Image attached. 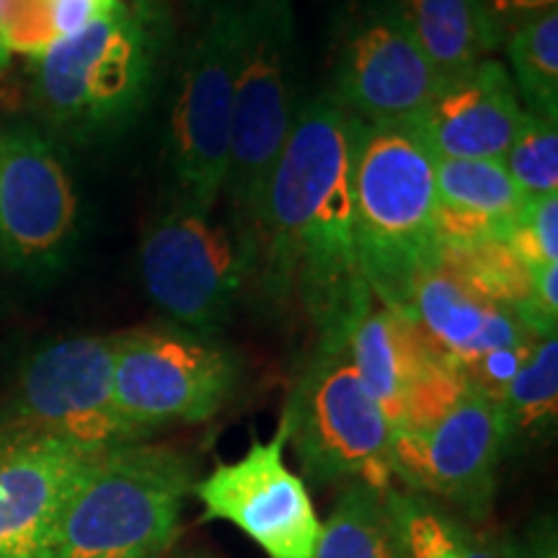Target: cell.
I'll return each mask as SVG.
<instances>
[{
    "instance_id": "36",
    "label": "cell",
    "mask_w": 558,
    "mask_h": 558,
    "mask_svg": "<svg viewBox=\"0 0 558 558\" xmlns=\"http://www.w3.org/2000/svg\"><path fill=\"white\" fill-rule=\"evenodd\" d=\"M5 432H9V424H0V439H3Z\"/></svg>"
},
{
    "instance_id": "6",
    "label": "cell",
    "mask_w": 558,
    "mask_h": 558,
    "mask_svg": "<svg viewBox=\"0 0 558 558\" xmlns=\"http://www.w3.org/2000/svg\"><path fill=\"white\" fill-rule=\"evenodd\" d=\"M279 422L313 486L393 488V427L354 373L347 347H316Z\"/></svg>"
},
{
    "instance_id": "20",
    "label": "cell",
    "mask_w": 558,
    "mask_h": 558,
    "mask_svg": "<svg viewBox=\"0 0 558 558\" xmlns=\"http://www.w3.org/2000/svg\"><path fill=\"white\" fill-rule=\"evenodd\" d=\"M439 81L456 78L505 41L478 0H390Z\"/></svg>"
},
{
    "instance_id": "4",
    "label": "cell",
    "mask_w": 558,
    "mask_h": 558,
    "mask_svg": "<svg viewBox=\"0 0 558 558\" xmlns=\"http://www.w3.org/2000/svg\"><path fill=\"white\" fill-rule=\"evenodd\" d=\"M194 484V460L169 445L96 452L62 501L39 558H169Z\"/></svg>"
},
{
    "instance_id": "24",
    "label": "cell",
    "mask_w": 558,
    "mask_h": 558,
    "mask_svg": "<svg viewBox=\"0 0 558 558\" xmlns=\"http://www.w3.org/2000/svg\"><path fill=\"white\" fill-rule=\"evenodd\" d=\"M512 70L533 109L541 117L558 114V5L522 19L507 34Z\"/></svg>"
},
{
    "instance_id": "34",
    "label": "cell",
    "mask_w": 558,
    "mask_h": 558,
    "mask_svg": "<svg viewBox=\"0 0 558 558\" xmlns=\"http://www.w3.org/2000/svg\"><path fill=\"white\" fill-rule=\"evenodd\" d=\"M9 58H11V54L3 50V45H0V73H3L5 68H9Z\"/></svg>"
},
{
    "instance_id": "31",
    "label": "cell",
    "mask_w": 558,
    "mask_h": 558,
    "mask_svg": "<svg viewBox=\"0 0 558 558\" xmlns=\"http://www.w3.org/2000/svg\"><path fill=\"white\" fill-rule=\"evenodd\" d=\"M499 558H558L556 520H535L522 535H512L497 543Z\"/></svg>"
},
{
    "instance_id": "23",
    "label": "cell",
    "mask_w": 558,
    "mask_h": 558,
    "mask_svg": "<svg viewBox=\"0 0 558 558\" xmlns=\"http://www.w3.org/2000/svg\"><path fill=\"white\" fill-rule=\"evenodd\" d=\"M507 448L514 439L546 437L558 418V339H538L499 401Z\"/></svg>"
},
{
    "instance_id": "2",
    "label": "cell",
    "mask_w": 558,
    "mask_h": 558,
    "mask_svg": "<svg viewBox=\"0 0 558 558\" xmlns=\"http://www.w3.org/2000/svg\"><path fill=\"white\" fill-rule=\"evenodd\" d=\"M437 153L416 122L354 117V241L373 298L409 316L416 279L442 256L437 241Z\"/></svg>"
},
{
    "instance_id": "30",
    "label": "cell",
    "mask_w": 558,
    "mask_h": 558,
    "mask_svg": "<svg viewBox=\"0 0 558 558\" xmlns=\"http://www.w3.org/2000/svg\"><path fill=\"white\" fill-rule=\"evenodd\" d=\"M533 271V288L512 313L535 339L556 337L558 329V264H543Z\"/></svg>"
},
{
    "instance_id": "17",
    "label": "cell",
    "mask_w": 558,
    "mask_h": 558,
    "mask_svg": "<svg viewBox=\"0 0 558 558\" xmlns=\"http://www.w3.org/2000/svg\"><path fill=\"white\" fill-rule=\"evenodd\" d=\"M409 318L460 367L494 349L535 341L512 311L481 298L442 259L416 279Z\"/></svg>"
},
{
    "instance_id": "21",
    "label": "cell",
    "mask_w": 558,
    "mask_h": 558,
    "mask_svg": "<svg viewBox=\"0 0 558 558\" xmlns=\"http://www.w3.org/2000/svg\"><path fill=\"white\" fill-rule=\"evenodd\" d=\"M386 494L365 484L341 486L313 558H407Z\"/></svg>"
},
{
    "instance_id": "15",
    "label": "cell",
    "mask_w": 558,
    "mask_h": 558,
    "mask_svg": "<svg viewBox=\"0 0 558 558\" xmlns=\"http://www.w3.org/2000/svg\"><path fill=\"white\" fill-rule=\"evenodd\" d=\"M96 452L9 427L0 439V558H39L62 501Z\"/></svg>"
},
{
    "instance_id": "11",
    "label": "cell",
    "mask_w": 558,
    "mask_h": 558,
    "mask_svg": "<svg viewBox=\"0 0 558 558\" xmlns=\"http://www.w3.org/2000/svg\"><path fill=\"white\" fill-rule=\"evenodd\" d=\"M505 456L499 403L473 386L422 427L393 432V478L473 522L488 518Z\"/></svg>"
},
{
    "instance_id": "33",
    "label": "cell",
    "mask_w": 558,
    "mask_h": 558,
    "mask_svg": "<svg viewBox=\"0 0 558 558\" xmlns=\"http://www.w3.org/2000/svg\"><path fill=\"white\" fill-rule=\"evenodd\" d=\"M556 3L558 0H478V5L484 9L486 16L492 19V24L497 26L505 39L509 29H512L514 24H520L522 19L533 16V13H538L543 9H550V5Z\"/></svg>"
},
{
    "instance_id": "37",
    "label": "cell",
    "mask_w": 558,
    "mask_h": 558,
    "mask_svg": "<svg viewBox=\"0 0 558 558\" xmlns=\"http://www.w3.org/2000/svg\"><path fill=\"white\" fill-rule=\"evenodd\" d=\"M192 558H202V556H192Z\"/></svg>"
},
{
    "instance_id": "28",
    "label": "cell",
    "mask_w": 558,
    "mask_h": 558,
    "mask_svg": "<svg viewBox=\"0 0 558 558\" xmlns=\"http://www.w3.org/2000/svg\"><path fill=\"white\" fill-rule=\"evenodd\" d=\"M54 39L47 0H0V45L5 52L34 60Z\"/></svg>"
},
{
    "instance_id": "9",
    "label": "cell",
    "mask_w": 558,
    "mask_h": 558,
    "mask_svg": "<svg viewBox=\"0 0 558 558\" xmlns=\"http://www.w3.org/2000/svg\"><path fill=\"white\" fill-rule=\"evenodd\" d=\"M117 333L70 337L29 354L13 390V429L60 437L88 452L143 442L114 399Z\"/></svg>"
},
{
    "instance_id": "10",
    "label": "cell",
    "mask_w": 558,
    "mask_h": 558,
    "mask_svg": "<svg viewBox=\"0 0 558 558\" xmlns=\"http://www.w3.org/2000/svg\"><path fill=\"white\" fill-rule=\"evenodd\" d=\"M140 275L153 303L179 329L215 339L248 282L251 251L233 226L173 202L145 233Z\"/></svg>"
},
{
    "instance_id": "7",
    "label": "cell",
    "mask_w": 558,
    "mask_h": 558,
    "mask_svg": "<svg viewBox=\"0 0 558 558\" xmlns=\"http://www.w3.org/2000/svg\"><path fill=\"white\" fill-rule=\"evenodd\" d=\"M239 378V357L218 339L179 326L117 333V409L148 437L169 424L215 416L235 393Z\"/></svg>"
},
{
    "instance_id": "19",
    "label": "cell",
    "mask_w": 558,
    "mask_h": 558,
    "mask_svg": "<svg viewBox=\"0 0 558 558\" xmlns=\"http://www.w3.org/2000/svg\"><path fill=\"white\" fill-rule=\"evenodd\" d=\"M347 352L362 386L390 422L399 427L409 393L442 352L403 313L369 308L347 337Z\"/></svg>"
},
{
    "instance_id": "22",
    "label": "cell",
    "mask_w": 558,
    "mask_h": 558,
    "mask_svg": "<svg viewBox=\"0 0 558 558\" xmlns=\"http://www.w3.org/2000/svg\"><path fill=\"white\" fill-rule=\"evenodd\" d=\"M386 497L407 558H499L497 543L439 501L407 488H388Z\"/></svg>"
},
{
    "instance_id": "18",
    "label": "cell",
    "mask_w": 558,
    "mask_h": 558,
    "mask_svg": "<svg viewBox=\"0 0 558 558\" xmlns=\"http://www.w3.org/2000/svg\"><path fill=\"white\" fill-rule=\"evenodd\" d=\"M530 205L501 160H437V241L469 248L507 241Z\"/></svg>"
},
{
    "instance_id": "29",
    "label": "cell",
    "mask_w": 558,
    "mask_h": 558,
    "mask_svg": "<svg viewBox=\"0 0 558 558\" xmlns=\"http://www.w3.org/2000/svg\"><path fill=\"white\" fill-rule=\"evenodd\" d=\"M538 341V339H535ZM535 341H525V344L514 347H501L494 349V352H486L484 357L469 362L460 369L465 373V378L471 380V386L481 390V393L488 396L492 401H501L509 383L514 380V375L520 373L522 365H525L530 352H533Z\"/></svg>"
},
{
    "instance_id": "3",
    "label": "cell",
    "mask_w": 558,
    "mask_h": 558,
    "mask_svg": "<svg viewBox=\"0 0 558 558\" xmlns=\"http://www.w3.org/2000/svg\"><path fill=\"white\" fill-rule=\"evenodd\" d=\"M163 11L130 0L34 58L32 104L70 143H94L135 122L156 86Z\"/></svg>"
},
{
    "instance_id": "1",
    "label": "cell",
    "mask_w": 558,
    "mask_h": 558,
    "mask_svg": "<svg viewBox=\"0 0 558 558\" xmlns=\"http://www.w3.org/2000/svg\"><path fill=\"white\" fill-rule=\"evenodd\" d=\"M352 132L333 94L300 104L248 241V279L275 303H300L324 347H344L373 308L354 241Z\"/></svg>"
},
{
    "instance_id": "8",
    "label": "cell",
    "mask_w": 558,
    "mask_h": 558,
    "mask_svg": "<svg viewBox=\"0 0 558 558\" xmlns=\"http://www.w3.org/2000/svg\"><path fill=\"white\" fill-rule=\"evenodd\" d=\"M235 58V0H213L186 50L169 135L173 202L202 213H213L228 177Z\"/></svg>"
},
{
    "instance_id": "27",
    "label": "cell",
    "mask_w": 558,
    "mask_h": 558,
    "mask_svg": "<svg viewBox=\"0 0 558 558\" xmlns=\"http://www.w3.org/2000/svg\"><path fill=\"white\" fill-rule=\"evenodd\" d=\"M507 243L530 269L558 264V194L530 199Z\"/></svg>"
},
{
    "instance_id": "16",
    "label": "cell",
    "mask_w": 558,
    "mask_h": 558,
    "mask_svg": "<svg viewBox=\"0 0 558 558\" xmlns=\"http://www.w3.org/2000/svg\"><path fill=\"white\" fill-rule=\"evenodd\" d=\"M525 114L512 75L499 60L486 58L439 83L414 122L437 158L501 160Z\"/></svg>"
},
{
    "instance_id": "14",
    "label": "cell",
    "mask_w": 558,
    "mask_h": 558,
    "mask_svg": "<svg viewBox=\"0 0 558 558\" xmlns=\"http://www.w3.org/2000/svg\"><path fill=\"white\" fill-rule=\"evenodd\" d=\"M439 83L390 0L362 11L349 26L333 96L360 122H414L429 107Z\"/></svg>"
},
{
    "instance_id": "5",
    "label": "cell",
    "mask_w": 558,
    "mask_h": 558,
    "mask_svg": "<svg viewBox=\"0 0 558 558\" xmlns=\"http://www.w3.org/2000/svg\"><path fill=\"white\" fill-rule=\"evenodd\" d=\"M235 26L233 132L222 190L228 192L230 226L248 246L269 173L300 109L292 0H235Z\"/></svg>"
},
{
    "instance_id": "25",
    "label": "cell",
    "mask_w": 558,
    "mask_h": 558,
    "mask_svg": "<svg viewBox=\"0 0 558 558\" xmlns=\"http://www.w3.org/2000/svg\"><path fill=\"white\" fill-rule=\"evenodd\" d=\"M481 298L514 311L533 288V271L507 241H486L469 248H442L439 256Z\"/></svg>"
},
{
    "instance_id": "12",
    "label": "cell",
    "mask_w": 558,
    "mask_h": 558,
    "mask_svg": "<svg viewBox=\"0 0 558 558\" xmlns=\"http://www.w3.org/2000/svg\"><path fill=\"white\" fill-rule=\"evenodd\" d=\"M78 228V194L65 158L32 124L0 130V254L24 275L65 262Z\"/></svg>"
},
{
    "instance_id": "26",
    "label": "cell",
    "mask_w": 558,
    "mask_h": 558,
    "mask_svg": "<svg viewBox=\"0 0 558 558\" xmlns=\"http://www.w3.org/2000/svg\"><path fill=\"white\" fill-rule=\"evenodd\" d=\"M509 177L525 192L538 199L558 194V130L556 120L541 114H525L518 135L501 158Z\"/></svg>"
},
{
    "instance_id": "13",
    "label": "cell",
    "mask_w": 558,
    "mask_h": 558,
    "mask_svg": "<svg viewBox=\"0 0 558 558\" xmlns=\"http://www.w3.org/2000/svg\"><path fill=\"white\" fill-rule=\"evenodd\" d=\"M288 429L279 422L271 439H254L246 456L218 463L194 484L205 520L230 522L246 533L267 558H313L320 520L308 486L284 463Z\"/></svg>"
},
{
    "instance_id": "32",
    "label": "cell",
    "mask_w": 558,
    "mask_h": 558,
    "mask_svg": "<svg viewBox=\"0 0 558 558\" xmlns=\"http://www.w3.org/2000/svg\"><path fill=\"white\" fill-rule=\"evenodd\" d=\"M47 13H50L54 37L62 39L83 32L107 11L99 0H47Z\"/></svg>"
},
{
    "instance_id": "35",
    "label": "cell",
    "mask_w": 558,
    "mask_h": 558,
    "mask_svg": "<svg viewBox=\"0 0 558 558\" xmlns=\"http://www.w3.org/2000/svg\"><path fill=\"white\" fill-rule=\"evenodd\" d=\"M99 3L104 5V11H114L117 9V5H120L122 3V0H99Z\"/></svg>"
}]
</instances>
